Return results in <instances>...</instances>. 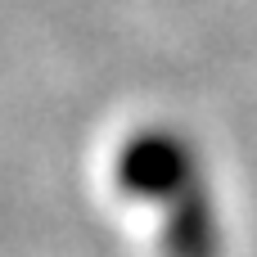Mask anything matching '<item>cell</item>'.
<instances>
[{
  "instance_id": "obj_1",
  "label": "cell",
  "mask_w": 257,
  "mask_h": 257,
  "mask_svg": "<svg viewBox=\"0 0 257 257\" xmlns=\"http://www.w3.org/2000/svg\"><path fill=\"white\" fill-rule=\"evenodd\" d=\"M199 181L194 149L172 131H140L117 154V190L131 199H158L172 203Z\"/></svg>"
},
{
  "instance_id": "obj_2",
  "label": "cell",
  "mask_w": 257,
  "mask_h": 257,
  "mask_svg": "<svg viewBox=\"0 0 257 257\" xmlns=\"http://www.w3.org/2000/svg\"><path fill=\"white\" fill-rule=\"evenodd\" d=\"M163 253L167 257H217L221 253V226H217V203L208 190L194 181L185 194L167 203V230H163Z\"/></svg>"
}]
</instances>
